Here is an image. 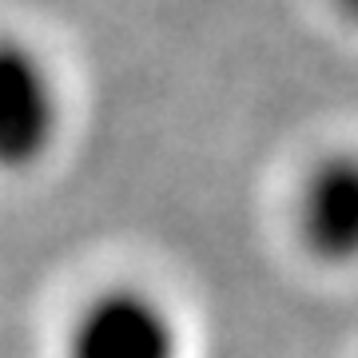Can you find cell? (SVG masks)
Returning a JSON list of instances; mask_svg holds the SVG:
<instances>
[{
  "label": "cell",
  "mask_w": 358,
  "mask_h": 358,
  "mask_svg": "<svg viewBox=\"0 0 358 358\" xmlns=\"http://www.w3.org/2000/svg\"><path fill=\"white\" fill-rule=\"evenodd\" d=\"M176 310L148 287L108 282L92 291L64 327L60 358H179Z\"/></svg>",
  "instance_id": "cell-1"
},
{
  "label": "cell",
  "mask_w": 358,
  "mask_h": 358,
  "mask_svg": "<svg viewBox=\"0 0 358 358\" xmlns=\"http://www.w3.org/2000/svg\"><path fill=\"white\" fill-rule=\"evenodd\" d=\"M64 124L60 84L32 44L0 36V176H24L52 155Z\"/></svg>",
  "instance_id": "cell-2"
},
{
  "label": "cell",
  "mask_w": 358,
  "mask_h": 358,
  "mask_svg": "<svg viewBox=\"0 0 358 358\" xmlns=\"http://www.w3.org/2000/svg\"><path fill=\"white\" fill-rule=\"evenodd\" d=\"M334 13L343 16V20H350V24H358V0H331Z\"/></svg>",
  "instance_id": "cell-4"
},
{
  "label": "cell",
  "mask_w": 358,
  "mask_h": 358,
  "mask_svg": "<svg viewBox=\"0 0 358 358\" xmlns=\"http://www.w3.org/2000/svg\"><path fill=\"white\" fill-rule=\"evenodd\" d=\"M299 251L322 267H358V152L334 148L303 171L291 207Z\"/></svg>",
  "instance_id": "cell-3"
}]
</instances>
